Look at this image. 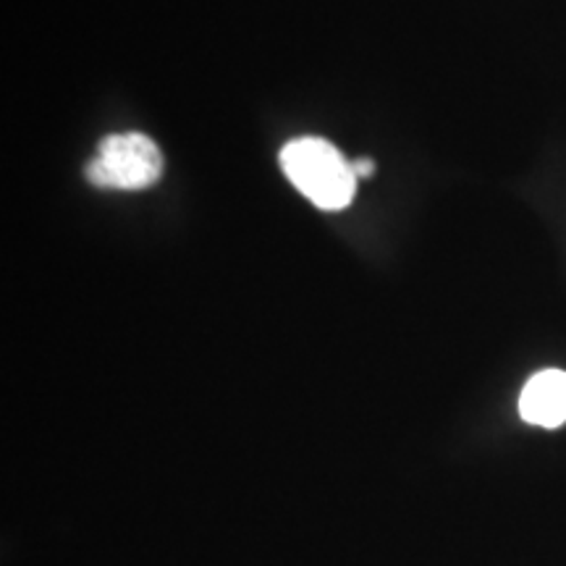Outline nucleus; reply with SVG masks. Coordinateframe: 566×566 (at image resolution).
Masks as SVG:
<instances>
[{"label":"nucleus","instance_id":"obj_1","mask_svg":"<svg viewBox=\"0 0 566 566\" xmlns=\"http://www.w3.org/2000/svg\"><path fill=\"white\" fill-rule=\"evenodd\" d=\"M281 168L286 179L321 210L349 208L357 192L359 179L352 163L328 139H292L281 150Z\"/></svg>","mask_w":566,"mask_h":566},{"label":"nucleus","instance_id":"obj_2","mask_svg":"<svg viewBox=\"0 0 566 566\" xmlns=\"http://www.w3.org/2000/svg\"><path fill=\"white\" fill-rule=\"evenodd\" d=\"M87 181L101 189H147L160 179L163 155L145 134H111L101 142V150L84 168Z\"/></svg>","mask_w":566,"mask_h":566},{"label":"nucleus","instance_id":"obj_3","mask_svg":"<svg viewBox=\"0 0 566 566\" xmlns=\"http://www.w3.org/2000/svg\"><path fill=\"white\" fill-rule=\"evenodd\" d=\"M520 417L537 428H562L566 422V373L541 370L520 396Z\"/></svg>","mask_w":566,"mask_h":566},{"label":"nucleus","instance_id":"obj_4","mask_svg":"<svg viewBox=\"0 0 566 566\" xmlns=\"http://www.w3.org/2000/svg\"><path fill=\"white\" fill-rule=\"evenodd\" d=\"M352 168H354V174H357V179H370V176L375 174V163L370 158L352 160Z\"/></svg>","mask_w":566,"mask_h":566}]
</instances>
